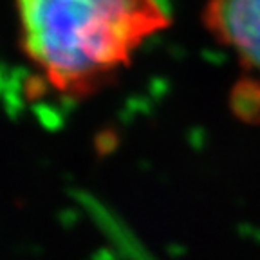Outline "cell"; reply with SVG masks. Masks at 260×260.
I'll use <instances>...</instances> for the list:
<instances>
[{
	"label": "cell",
	"mask_w": 260,
	"mask_h": 260,
	"mask_svg": "<svg viewBox=\"0 0 260 260\" xmlns=\"http://www.w3.org/2000/svg\"><path fill=\"white\" fill-rule=\"evenodd\" d=\"M20 47L45 85L83 100L172 24L162 0H15Z\"/></svg>",
	"instance_id": "6da1fadb"
},
{
	"label": "cell",
	"mask_w": 260,
	"mask_h": 260,
	"mask_svg": "<svg viewBox=\"0 0 260 260\" xmlns=\"http://www.w3.org/2000/svg\"><path fill=\"white\" fill-rule=\"evenodd\" d=\"M201 18L213 40L260 81V0H206Z\"/></svg>",
	"instance_id": "7a4b0ae2"
}]
</instances>
